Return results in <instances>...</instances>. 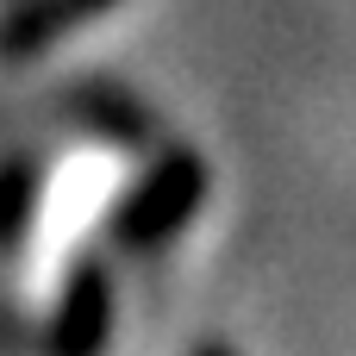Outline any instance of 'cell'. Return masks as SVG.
Segmentation results:
<instances>
[{
	"label": "cell",
	"instance_id": "1",
	"mask_svg": "<svg viewBox=\"0 0 356 356\" xmlns=\"http://www.w3.org/2000/svg\"><path fill=\"white\" fill-rule=\"evenodd\" d=\"M194 200H200V163H194V156H175V163L144 188V200H131V213H125V244H156L163 232H175V225L194 213Z\"/></svg>",
	"mask_w": 356,
	"mask_h": 356
},
{
	"label": "cell",
	"instance_id": "2",
	"mask_svg": "<svg viewBox=\"0 0 356 356\" xmlns=\"http://www.w3.org/2000/svg\"><path fill=\"white\" fill-rule=\"evenodd\" d=\"M100 338H106V282L100 269H81L63 313H56V338L50 350L56 356H100Z\"/></svg>",
	"mask_w": 356,
	"mask_h": 356
},
{
	"label": "cell",
	"instance_id": "3",
	"mask_svg": "<svg viewBox=\"0 0 356 356\" xmlns=\"http://www.w3.org/2000/svg\"><path fill=\"white\" fill-rule=\"evenodd\" d=\"M94 6H106V0H44V6H25V13L6 25V56H25V50L50 44L69 19H88Z\"/></svg>",
	"mask_w": 356,
	"mask_h": 356
},
{
	"label": "cell",
	"instance_id": "4",
	"mask_svg": "<svg viewBox=\"0 0 356 356\" xmlns=\"http://www.w3.org/2000/svg\"><path fill=\"white\" fill-rule=\"evenodd\" d=\"M200 356H232V350H219V344H213V350H200Z\"/></svg>",
	"mask_w": 356,
	"mask_h": 356
}]
</instances>
